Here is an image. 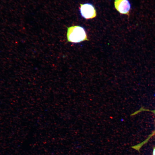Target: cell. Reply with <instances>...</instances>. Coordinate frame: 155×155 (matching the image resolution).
Segmentation results:
<instances>
[{
	"mask_svg": "<svg viewBox=\"0 0 155 155\" xmlns=\"http://www.w3.org/2000/svg\"><path fill=\"white\" fill-rule=\"evenodd\" d=\"M67 37L68 42L78 43L89 40L84 28L80 26H75L67 28Z\"/></svg>",
	"mask_w": 155,
	"mask_h": 155,
	"instance_id": "1",
	"label": "cell"
},
{
	"mask_svg": "<svg viewBox=\"0 0 155 155\" xmlns=\"http://www.w3.org/2000/svg\"><path fill=\"white\" fill-rule=\"evenodd\" d=\"M153 155H155V147L153 149Z\"/></svg>",
	"mask_w": 155,
	"mask_h": 155,
	"instance_id": "4",
	"label": "cell"
},
{
	"mask_svg": "<svg viewBox=\"0 0 155 155\" xmlns=\"http://www.w3.org/2000/svg\"><path fill=\"white\" fill-rule=\"evenodd\" d=\"M154 113H155V110L154 111Z\"/></svg>",
	"mask_w": 155,
	"mask_h": 155,
	"instance_id": "5",
	"label": "cell"
},
{
	"mask_svg": "<svg viewBox=\"0 0 155 155\" xmlns=\"http://www.w3.org/2000/svg\"><path fill=\"white\" fill-rule=\"evenodd\" d=\"M114 5L115 9L120 13L129 16L131 5L128 0H115Z\"/></svg>",
	"mask_w": 155,
	"mask_h": 155,
	"instance_id": "3",
	"label": "cell"
},
{
	"mask_svg": "<svg viewBox=\"0 0 155 155\" xmlns=\"http://www.w3.org/2000/svg\"><path fill=\"white\" fill-rule=\"evenodd\" d=\"M79 9L81 16L86 19H92L96 16V9L94 6L91 4H80Z\"/></svg>",
	"mask_w": 155,
	"mask_h": 155,
	"instance_id": "2",
	"label": "cell"
}]
</instances>
